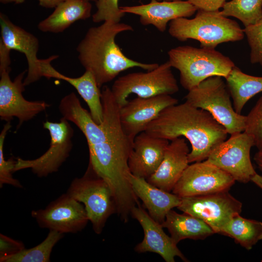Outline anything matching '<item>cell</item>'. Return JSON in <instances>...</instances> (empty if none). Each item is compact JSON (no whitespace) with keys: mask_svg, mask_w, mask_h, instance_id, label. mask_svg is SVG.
I'll use <instances>...</instances> for the list:
<instances>
[{"mask_svg":"<svg viewBox=\"0 0 262 262\" xmlns=\"http://www.w3.org/2000/svg\"><path fill=\"white\" fill-rule=\"evenodd\" d=\"M102 87L103 120L101 124L104 133L100 141L88 146V167L108 184L116 204V213L126 218L132 209L139 204L131 186V173L128 165L133 140L122 128L120 107L111 89L106 85Z\"/></svg>","mask_w":262,"mask_h":262,"instance_id":"1","label":"cell"},{"mask_svg":"<svg viewBox=\"0 0 262 262\" xmlns=\"http://www.w3.org/2000/svg\"><path fill=\"white\" fill-rule=\"evenodd\" d=\"M145 131L170 141L181 137L187 139L191 146L189 163L206 160L228 134L209 112L186 101L165 108Z\"/></svg>","mask_w":262,"mask_h":262,"instance_id":"2","label":"cell"},{"mask_svg":"<svg viewBox=\"0 0 262 262\" xmlns=\"http://www.w3.org/2000/svg\"><path fill=\"white\" fill-rule=\"evenodd\" d=\"M133 31L128 24L105 21L100 25L90 28L78 45V57L85 70L93 75L100 88L121 72L133 67L147 71L159 66L157 63H141L126 56L115 42L121 33Z\"/></svg>","mask_w":262,"mask_h":262,"instance_id":"3","label":"cell"},{"mask_svg":"<svg viewBox=\"0 0 262 262\" xmlns=\"http://www.w3.org/2000/svg\"><path fill=\"white\" fill-rule=\"evenodd\" d=\"M197 11L193 18L180 17L170 21L169 34L180 41L195 39L200 42L201 48L214 49L221 43L244 38L239 24L222 15L220 11Z\"/></svg>","mask_w":262,"mask_h":262,"instance_id":"4","label":"cell"},{"mask_svg":"<svg viewBox=\"0 0 262 262\" xmlns=\"http://www.w3.org/2000/svg\"><path fill=\"white\" fill-rule=\"evenodd\" d=\"M172 67L180 72L181 85L188 91L213 76L225 78L234 67V62L214 49L179 46L168 52Z\"/></svg>","mask_w":262,"mask_h":262,"instance_id":"5","label":"cell"},{"mask_svg":"<svg viewBox=\"0 0 262 262\" xmlns=\"http://www.w3.org/2000/svg\"><path fill=\"white\" fill-rule=\"evenodd\" d=\"M223 78L209 77L188 91L186 102L209 112L229 134L245 130L246 116L238 114Z\"/></svg>","mask_w":262,"mask_h":262,"instance_id":"6","label":"cell"},{"mask_svg":"<svg viewBox=\"0 0 262 262\" xmlns=\"http://www.w3.org/2000/svg\"><path fill=\"white\" fill-rule=\"evenodd\" d=\"M66 193L84 204L89 220L97 234L101 233L108 218L116 213L109 186L89 167L82 177L72 180Z\"/></svg>","mask_w":262,"mask_h":262,"instance_id":"7","label":"cell"},{"mask_svg":"<svg viewBox=\"0 0 262 262\" xmlns=\"http://www.w3.org/2000/svg\"><path fill=\"white\" fill-rule=\"evenodd\" d=\"M172 68L167 61L153 70L119 77L111 88L115 100L121 107L126 104L128 98L132 94L139 97L149 98L178 92L179 87Z\"/></svg>","mask_w":262,"mask_h":262,"instance_id":"8","label":"cell"},{"mask_svg":"<svg viewBox=\"0 0 262 262\" xmlns=\"http://www.w3.org/2000/svg\"><path fill=\"white\" fill-rule=\"evenodd\" d=\"M177 208L183 213L200 218L214 231L221 234L223 228L242 211V203L229 190L205 195L181 197Z\"/></svg>","mask_w":262,"mask_h":262,"instance_id":"9","label":"cell"},{"mask_svg":"<svg viewBox=\"0 0 262 262\" xmlns=\"http://www.w3.org/2000/svg\"><path fill=\"white\" fill-rule=\"evenodd\" d=\"M43 127L50 136V147L40 157L33 160L16 158L15 172L30 168L39 177L57 172L69 155L74 130L69 121L62 117L59 122L46 121Z\"/></svg>","mask_w":262,"mask_h":262,"instance_id":"10","label":"cell"},{"mask_svg":"<svg viewBox=\"0 0 262 262\" xmlns=\"http://www.w3.org/2000/svg\"><path fill=\"white\" fill-rule=\"evenodd\" d=\"M253 146L251 136L245 131L235 133L216 146L205 160L230 175L235 181L246 183L256 173L250 155Z\"/></svg>","mask_w":262,"mask_h":262,"instance_id":"11","label":"cell"},{"mask_svg":"<svg viewBox=\"0 0 262 262\" xmlns=\"http://www.w3.org/2000/svg\"><path fill=\"white\" fill-rule=\"evenodd\" d=\"M235 180L206 160L195 162L185 169L172 190L180 197L229 190Z\"/></svg>","mask_w":262,"mask_h":262,"instance_id":"12","label":"cell"},{"mask_svg":"<svg viewBox=\"0 0 262 262\" xmlns=\"http://www.w3.org/2000/svg\"><path fill=\"white\" fill-rule=\"evenodd\" d=\"M27 70L19 74L13 81L10 76V68L0 69V118L10 122L14 117L21 125L29 121L50 105L44 101H29L23 92L25 90L24 77Z\"/></svg>","mask_w":262,"mask_h":262,"instance_id":"13","label":"cell"},{"mask_svg":"<svg viewBox=\"0 0 262 262\" xmlns=\"http://www.w3.org/2000/svg\"><path fill=\"white\" fill-rule=\"evenodd\" d=\"M31 214L40 227L63 233L79 232L89 221L84 206L67 193Z\"/></svg>","mask_w":262,"mask_h":262,"instance_id":"14","label":"cell"},{"mask_svg":"<svg viewBox=\"0 0 262 262\" xmlns=\"http://www.w3.org/2000/svg\"><path fill=\"white\" fill-rule=\"evenodd\" d=\"M178 100L170 95L162 94L149 98L137 97L120 108L122 128L131 139L145 131L147 126L165 108L178 104Z\"/></svg>","mask_w":262,"mask_h":262,"instance_id":"15","label":"cell"},{"mask_svg":"<svg viewBox=\"0 0 262 262\" xmlns=\"http://www.w3.org/2000/svg\"><path fill=\"white\" fill-rule=\"evenodd\" d=\"M1 37L0 41L10 50L23 53L28 63V70L24 80L25 86L30 85L42 77L40 60L37 57L38 38L32 33L13 23L2 13L0 14Z\"/></svg>","mask_w":262,"mask_h":262,"instance_id":"16","label":"cell"},{"mask_svg":"<svg viewBox=\"0 0 262 262\" xmlns=\"http://www.w3.org/2000/svg\"><path fill=\"white\" fill-rule=\"evenodd\" d=\"M120 11L139 16L144 26L151 25L158 31L164 32L169 21L180 18L189 17L197 11L188 0L158 1L151 0L147 4L135 6H120Z\"/></svg>","mask_w":262,"mask_h":262,"instance_id":"17","label":"cell"},{"mask_svg":"<svg viewBox=\"0 0 262 262\" xmlns=\"http://www.w3.org/2000/svg\"><path fill=\"white\" fill-rule=\"evenodd\" d=\"M131 216L139 222L144 233L143 240L134 248L135 251L158 254L166 262H174L176 257L184 262L188 261L171 236L164 232L162 225L155 221L140 205L133 208Z\"/></svg>","mask_w":262,"mask_h":262,"instance_id":"18","label":"cell"},{"mask_svg":"<svg viewBox=\"0 0 262 262\" xmlns=\"http://www.w3.org/2000/svg\"><path fill=\"white\" fill-rule=\"evenodd\" d=\"M169 140L143 131L133 140L132 150L128 160L131 174L147 180L159 167Z\"/></svg>","mask_w":262,"mask_h":262,"instance_id":"19","label":"cell"},{"mask_svg":"<svg viewBox=\"0 0 262 262\" xmlns=\"http://www.w3.org/2000/svg\"><path fill=\"white\" fill-rule=\"evenodd\" d=\"M189 152L184 138L172 140L165 150L159 167L147 180L162 190L170 192L189 165Z\"/></svg>","mask_w":262,"mask_h":262,"instance_id":"20","label":"cell"},{"mask_svg":"<svg viewBox=\"0 0 262 262\" xmlns=\"http://www.w3.org/2000/svg\"><path fill=\"white\" fill-rule=\"evenodd\" d=\"M58 57L57 55H52L48 58L41 59L42 76L48 79L53 78L62 80L72 85L87 104L93 120L98 124H100L103 120L101 92L93 74L87 70L77 78L62 74L51 65V62Z\"/></svg>","mask_w":262,"mask_h":262,"instance_id":"21","label":"cell"},{"mask_svg":"<svg viewBox=\"0 0 262 262\" xmlns=\"http://www.w3.org/2000/svg\"><path fill=\"white\" fill-rule=\"evenodd\" d=\"M131 182L134 193L142 200L149 215L161 225L167 213L180 204V197L151 184L145 178L131 174Z\"/></svg>","mask_w":262,"mask_h":262,"instance_id":"22","label":"cell"},{"mask_svg":"<svg viewBox=\"0 0 262 262\" xmlns=\"http://www.w3.org/2000/svg\"><path fill=\"white\" fill-rule=\"evenodd\" d=\"M92 7L89 0H64L38 23V29L46 33H62L76 21L89 18Z\"/></svg>","mask_w":262,"mask_h":262,"instance_id":"23","label":"cell"},{"mask_svg":"<svg viewBox=\"0 0 262 262\" xmlns=\"http://www.w3.org/2000/svg\"><path fill=\"white\" fill-rule=\"evenodd\" d=\"M59 109L64 118L74 123L82 131L86 139L88 146L100 141L104 132L102 124L95 122L90 113L82 107L74 92L61 99Z\"/></svg>","mask_w":262,"mask_h":262,"instance_id":"24","label":"cell"},{"mask_svg":"<svg viewBox=\"0 0 262 262\" xmlns=\"http://www.w3.org/2000/svg\"><path fill=\"white\" fill-rule=\"evenodd\" d=\"M162 226L168 229L177 245L185 239L203 240L215 233L200 218L184 213L180 214L172 209L166 214Z\"/></svg>","mask_w":262,"mask_h":262,"instance_id":"25","label":"cell"},{"mask_svg":"<svg viewBox=\"0 0 262 262\" xmlns=\"http://www.w3.org/2000/svg\"><path fill=\"white\" fill-rule=\"evenodd\" d=\"M225 79L233 108L238 114H241L251 98L262 92V77L246 74L236 66Z\"/></svg>","mask_w":262,"mask_h":262,"instance_id":"26","label":"cell"},{"mask_svg":"<svg viewBox=\"0 0 262 262\" xmlns=\"http://www.w3.org/2000/svg\"><path fill=\"white\" fill-rule=\"evenodd\" d=\"M221 234L231 237L247 250L262 239V222L245 218L238 214L223 228Z\"/></svg>","mask_w":262,"mask_h":262,"instance_id":"27","label":"cell"},{"mask_svg":"<svg viewBox=\"0 0 262 262\" xmlns=\"http://www.w3.org/2000/svg\"><path fill=\"white\" fill-rule=\"evenodd\" d=\"M220 12L225 16L237 18L246 27L262 20V0L226 1Z\"/></svg>","mask_w":262,"mask_h":262,"instance_id":"28","label":"cell"},{"mask_svg":"<svg viewBox=\"0 0 262 262\" xmlns=\"http://www.w3.org/2000/svg\"><path fill=\"white\" fill-rule=\"evenodd\" d=\"M63 236L64 233L50 229L41 243L31 248H24L2 262H49L53 247Z\"/></svg>","mask_w":262,"mask_h":262,"instance_id":"29","label":"cell"},{"mask_svg":"<svg viewBox=\"0 0 262 262\" xmlns=\"http://www.w3.org/2000/svg\"><path fill=\"white\" fill-rule=\"evenodd\" d=\"M11 128L10 122H7L0 134V187L4 184L12 185L17 188H22V185L16 179L13 177L16 160L11 157L5 160L3 154V145L8 131Z\"/></svg>","mask_w":262,"mask_h":262,"instance_id":"30","label":"cell"},{"mask_svg":"<svg viewBox=\"0 0 262 262\" xmlns=\"http://www.w3.org/2000/svg\"><path fill=\"white\" fill-rule=\"evenodd\" d=\"M244 131L253 137L258 150H262V96L246 115Z\"/></svg>","mask_w":262,"mask_h":262,"instance_id":"31","label":"cell"},{"mask_svg":"<svg viewBox=\"0 0 262 262\" xmlns=\"http://www.w3.org/2000/svg\"><path fill=\"white\" fill-rule=\"evenodd\" d=\"M250 48V60L262 67V20L243 29Z\"/></svg>","mask_w":262,"mask_h":262,"instance_id":"32","label":"cell"},{"mask_svg":"<svg viewBox=\"0 0 262 262\" xmlns=\"http://www.w3.org/2000/svg\"><path fill=\"white\" fill-rule=\"evenodd\" d=\"M118 2L119 0H97V10L92 15L93 21L99 23L109 20L120 22L125 14L120 11Z\"/></svg>","mask_w":262,"mask_h":262,"instance_id":"33","label":"cell"},{"mask_svg":"<svg viewBox=\"0 0 262 262\" xmlns=\"http://www.w3.org/2000/svg\"><path fill=\"white\" fill-rule=\"evenodd\" d=\"M25 248L20 241L13 239L3 234H0V262L16 254Z\"/></svg>","mask_w":262,"mask_h":262,"instance_id":"34","label":"cell"},{"mask_svg":"<svg viewBox=\"0 0 262 262\" xmlns=\"http://www.w3.org/2000/svg\"><path fill=\"white\" fill-rule=\"evenodd\" d=\"M197 10L205 11H219L226 2V0H187Z\"/></svg>","mask_w":262,"mask_h":262,"instance_id":"35","label":"cell"},{"mask_svg":"<svg viewBox=\"0 0 262 262\" xmlns=\"http://www.w3.org/2000/svg\"><path fill=\"white\" fill-rule=\"evenodd\" d=\"M25 0H13L16 4L23 3ZM39 5L47 8H55L59 3L64 0H38Z\"/></svg>","mask_w":262,"mask_h":262,"instance_id":"36","label":"cell"},{"mask_svg":"<svg viewBox=\"0 0 262 262\" xmlns=\"http://www.w3.org/2000/svg\"><path fill=\"white\" fill-rule=\"evenodd\" d=\"M254 160L258 168L262 172V150H258L254 157Z\"/></svg>","mask_w":262,"mask_h":262,"instance_id":"37","label":"cell"},{"mask_svg":"<svg viewBox=\"0 0 262 262\" xmlns=\"http://www.w3.org/2000/svg\"><path fill=\"white\" fill-rule=\"evenodd\" d=\"M251 181L262 189V176L257 173L251 178Z\"/></svg>","mask_w":262,"mask_h":262,"instance_id":"38","label":"cell"},{"mask_svg":"<svg viewBox=\"0 0 262 262\" xmlns=\"http://www.w3.org/2000/svg\"><path fill=\"white\" fill-rule=\"evenodd\" d=\"M0 1L3 3H7L13 2V0H0Z\"/></svg>","mask_w":262,"mask_h":262,"instance_id":"39","label":"cell"},{"mask_svg":"<svg viewBox=\"0 0 262 262\" xmlns=\"http://www.w3.org/2000/svg\"><path fill=\"white\" fill-rule=\"evenodd\" d=\"M158 1H162V0H157ZM164 0V1H172V0Z\"/></svg>","mask_w":262,"mask_h":262,"instance_id":"40","label":"cell"},{"mask_svg":"<svg viewBox=\"0 0 262 262\" xmlns=\"http://www.w3.org/2000/svg\"><path fill=\"white\" fill-rule=\"evenodd\" d=\"M90 1H97V0H89Z\"/></svg>","mask_w":262,"mask_h":262,"instance_id":"41","label":"cell"}]
</instances>
